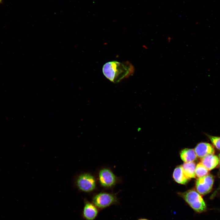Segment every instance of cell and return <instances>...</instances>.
<instances>
[{
  "label": "cell",
  "instance_id": "cell-1",
  "mask_svg": "<svg viewBox=\"0 0 220 220\" xmlns=\"http://www.w3.org/2000/svg\"><path fill=\"white\" fill-rule=\"evenodd\" d=\"M102 72L107 79L116 83L132 75L134 73V68L128 61L121 62L114 61L105 64L103 67Z\"/></svg>",
  "mask_w": 220,
  "mask_h": 220
},
{
  "label": "cell",
  "instance_id": "cell-2",
  "mask_svg": "<svg viewBox=\"0 0 220 220\" xmlns=\"http://www.w3.org/2000/svg\"><path fill=\"white\" fill-rule=\"evenodd\" d=\"M178 194L195 212L200 213L206 210V205L202 196L194 189L179 193Z\"/></svg>",
  "mask_w": 220,
  "mask_h": 220
},
{
  "label": "cell",
  "instance_id": "cell-3",
  "mask_svg": "<svg viewBox=\"0 0 220 220\" xmlns=\"http://www.w3.org/2000/svg\"><path fill=\"white\" fill-rule=\"evenodd\" d=\"M92 202L99 210L119 204L117 193L106 192H101L94 194L92 198Z\"/></svg>",
  "mask_w": 220,
  "mask_h": 220
},
{
  "label": "cell",
  "instance_id": "cell-4",
  "mask_svg": "<svg viewBox=\"0 0 220 220\" xmlns=\"http://www.w3.org/2000/svg\"><path fill=\"white\" fill-rule=\"evenodd\" d=\"M74 184L79 191L86 193L93 192L97 186L95 177L88 173H83L78 175L75 178Z\"/></svg>",
  "mask_w": 220,
  "mask_h": 220
},
{
  "label": "cell",
  "instance_id": "cell-5",
  "mask_svg": "<svg viewBox=\"0 0 220 220\" xmlns=\"http://www.w3.org/2000/svg\"><path fill=\"white\" fill-rule=\"evenodd\" d=\"M98 180L99 183L102 187L110 189L117 184L119 179L109 169L102 168L99 171Z\"/></svg>",
  "mask_w": 220,
  "mask_h": 220
},
{
  "label": "cell",
  "instance_id": "cell-6",
  "mask_svg": "<svg viewBox=\"0 0 220 220\" xmlns=\"http://www.w3.org/2000/svg\"><path fill=\"white\" fill-rule=\"evenodd\" d=\"M214 182V178L208 174L199 178L196 181V186L198 192L201 195H205L211 191Z\"/></svg>",
  "mask_w": 220,
  "mask_h": 220
},
{
  "label": "cell",
  "instance_id": "cell-7",
  "mask_svg": "<svg viewBox=\"0 0 220 220\" xmlns=\"http://www.w3.org/2000/svg\"><path fill=\"white\" fill-rule=\"evenodd\" d=\"M99 209L86 198L84 200V206L82 216L84 220H95L97 217Z\"/></svg>",
  "mask_w": 220,
  "mask_h": 220
},
{
  "label": "cell",
  "instance_id": "cell-8",
  "mask_svg": "<svg viewBox=\"0 0 220 220\" xmlns=\"http://www.w3.org/2000/svg\"><path fill=\"white\" fill-rule=\"evenodd\" d=\"M197 157L201 158L210 154H214L215 150L212 145L206 142H200L196 146L194 149Z\"/></svg>",
  "mask_w": 220,
  "mask_h": 220
},
{
  "label": "cell",
  "instance_id": "cell-9",
  "mask_svg": "<svg viewBox=\"0 0 220 220\" xmlns=\"http://www.w3.org/2000/svg\"><path fill=\"white\" fill-rule=\"evenodd\" d=\"M201 162L209 171L215 168L218 164V158L214 154L207 155L201 159Z\"/></svg>",
  "mask_w": 220,
  "mask_h": 220
},
{
  "label": "cell",
  "instance_id": "cell-10",
  "mask_svg": "<svg viewBox=\"0 0 220 220\" xmlns=\"http://www.w3.org/2000/svg\"><path fill=\"white\" fill-rule=\"evenodd\" d=\"M173 177L176 182L181 184H185L189 179L185 174L182 165L178 166L175 169Z\"/></svg>",
  "mask_w": 220,
  "mask_h": 220
},
{
  "label": "cell",
  "instance_id": "cell-11",
  "mask_svg": "<svg viewBox=\"0 0 220 220\" xmlns=\"http://www.w3.org/2000/svg\"><path fill=\"white\" fill-rule=\"evenodd\" d=\"M180 155L182 160L185 162H193L197 157L195 150L193 149H183L181 152Z\"/></svg>",
  "mask_w": 220,
  "mask_h": 220
},
{
  "label": "cell",
  "instance_id": "cell-12",
  "mask_svg": "<svg viewBox=\"0 0 220 220\" xmlns=\"http://www.w3.org/2000/svg\"><path fill=\"white\" fill-rule=\"evenodd\" d=\"M184 173L189 179L195 178L196 164L193 162H185L182 165Z\"/></svg>",
  "mask_w": 220,
  "mask_h": 220
},
{
  "label": "cell",
  "instance_id": "cell-13",
  "mask_svg": "<svg viewBox=\"0 0 220 220\" xmlns=\"http://www.w3.org/2000/svg\"><path fill=\"white\" fill-rule=\"evenodd\" d=\"M195 174L196 176L199 178L208 174L209 170L200 162L196 166Z\"/></svg>",
  "mask_w": 220,
  "mask_h": 220
},
{
  "label": "cell",
  "instance_id": "cell-14",
  "mask_svg": "<svg viewBox=\"0 0 220 220\" xmlns=\"http://www.w3.org/2000/svg\"><path fill=\"white\" fill-rule=\"evenodd\" d=\"M206 135L213 145L218 149L220 150V137L212 136L208 134Z\"/></svg>",
  "mask_w": 220,
  "mask_h": 220
},
{
  "label": "cell",
  "instance_id": "cell-15",
  "mask_svg": "<svg viewBox=\"0 0 220 220\" xmlns=\"http://www.w3.org/2000/svg\"><path fill=\"white\" fill-rule=\"evenodd\" d=\"M137 220H150L148 219L147 218H139L138 219H137Z\"/></svg>",
  "mask_w": 220,
  "mask_h": 220
},
{
  "label": "cell",
  "instance_id": "cell-16",
  "mask_svg": "<svg viewBox=\"0 0 220 220\" xmlns=\"http://www.w3.org/2000/svg\"><path fill=\"white\" fill-rule=\"evenodd\" d=\"M218 158L219 160V168H220V153L218 155Z\"/></svg>",
  "mask_w": 220,
  "mask_h": 220
},
{
  "label": "cell",
  "instance_id": "cell-17",
  "mask_svg": "<svg viewBox=\"0 0 220 220\" xmlns=\"http://www.w3.org/2000/svg\"><path fill=\"white\" fill-rule=\"evenodd\" d=\"M2 0H0V3L2 2Z\"/></svg>",
  "mask_w": 220,
  "mask_h": 220
}]
</instances>
